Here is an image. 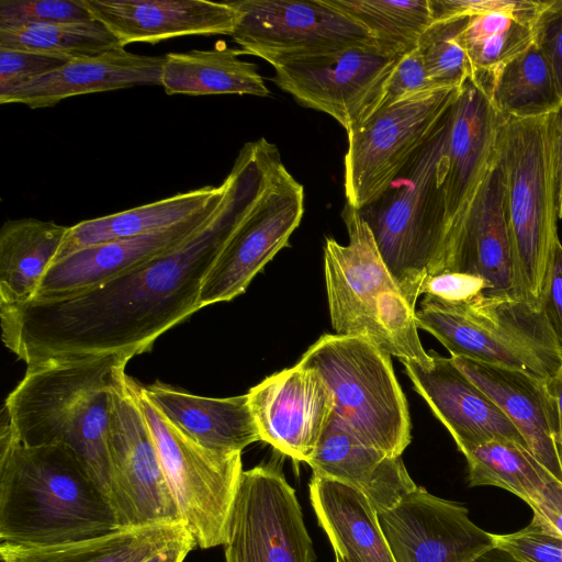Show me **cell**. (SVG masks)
<instances>
[{"mask_svg": "<svg viewBox=\"0 0 562 562\" xmlns=\"http://www.w3.org/2000/svg\"><path fill=\"white\" fill-rule=\"evenodd\" d=\"M539 307L562 347V243H555Z\"/></svg>", "mask_w": 562, "mask_h": 562, "instance_id": "cell-44", "label": "cell"}, {"mask_svg": "<svg viewBox=\"0 0 562 562\" xmlns=\"http://www.w3.org/2000/svg\"><path fill=\"white\" fill-rule=\"evenodd\" d=\"M304 214V188L281 157L273 164L252 206L207 272L199 304L231 301L285 246Z\"/></svg>", "mask_w": 562, "mask_h": 562, "instance_id": "cell-12", "label": "cell"}, {"mask_svg": "<svg viewBox=\"0 0 562 562\" xmlns=\"http://www.w3.org/2000/svg\"><path fill=\"white\" fill-rule=\"evenodd\" d=\"M549 390L555 402L558 416H559V449L562 458V364L548 382Z\"/></svg>", "mask_w": 562, "mask_h": 562, "instance_id": "cell-48", "label": "cell"}, {"mask_svg": "<svg viewBox=\"0 0 562 562\" xmlns=\"http://www.w3.org/2000/svg\"><path fill=\"white\" fill-rule=\"evenodd\" d=\"M137 400L181 519L196 546H224L244 471L241 452L200 445L165 416L140 384Z\"/></svg>", "mask_w": 562, "mask_h": 562, "instance_id": "cell-9", "label": "cell"}, {"mask_svg": "<svg viewBox=\"0 0 562 562\" xmlns=\"http://www.w3.org/2000/svg\"><path fill=\"white\" fill-rule=\"evenodd\" d=\"M483 292H491L490 284L484 279L452 271H443L429 277L423 286V294L447 302L469 301Z\"/></svg>", "mask_w": 562, "mask_h": 562, "instance_id": "cell-43", "label": "cell"}, {"mask_svg": "<svg viewBox=\"0 0 562 562\" xmlns=\"http://www.w3.org/2000/svg\"><path fill=\"white\" fill-rule=\"evenodd\" d=\"M428 353L432 359L429 368L411 360L402 363L415 390L448 429L461 452L493 439H508L528 448L508 417L451 357Z\"/></svg>", "mask_w": 562, "mask_h": 562, "instance_id": "cell-19", "label": "cell"}, {"mask_svg": "<svg viewBox=\"0 0 562 562\" xmlns=\"http://www.w3.org/2000/svg\"><path fill=\"white\" fill-rule=\"evenodd\" d=\"M241 49L217 45L212 49L168 53L160 86L169 95L249 94L268 97L257 65L240 59Z\"/></svg>", "mask_w": 562, "mask_h": 562, "instance_id": "cell-30", "label": "cell"}, {"mask_svg": "<svg viewBox=\"0 0 562 562\" xmlns=\"http://www.w3.org/2000/svg\"><path fill=\"white\" fill-rule=\"evenodd\" d=\"M334 9L361 24L378 46L392 55L417 47L423 33L434 22L429 0H325Z\"/></svg>", "mask_w": 562, "mask_h": 562, "instance_id": "cell-35", "label": "cell"}, {"mask_svg": "<svg viewBox=\"0 0 562 562\" xmlns=\"http://www.w3.org/2000/svg\"><path fill=\"white\" fill-rule=\"evenodd\" d=\"M69 60L42 53L0 48V98Z\"/></svg>", "mask_w": 562, "mask_h": 562, "instance_id": "cell-40", "label": "cell"}, {"mask_svg": "<svg viewBox=\"0 0 562 562\" xmlns=\"http://www.w3.org/2000/svg\"><path fill=\"white\" fill-rule=\"evenodd\" d=\"M468 20L432 22L417 43L428 76L438 89H460L471 77L470 60L461 41Z\"/></svg>", "mask_w": 562, "mask_h": 562, "instance_id": "cell-37", "label": "cell"}, {"mask_svg": "<svg viewBox=\"0 0 562 562\" xmlns=\"http://www.w3.org/2000/svg\"><path fill=\"white\" fill-rule=\"evenodd\" d=\"M0 48L35 52L71 59L125 47L103 24L92 20L0 27Z\"/></svg>", "mask_w": 562, "mask_h": 562, "instance_id": "cell-36", "label": "cell"}, {"mask_svg": "<svg viewBox=\"0 0 562 562\" xmlns=\"http://www.w3.org/2000/svg\"><path fill=\"white\" fill-rule=\"evenodd\" d=\"M195 547L196 541L188 530L143 562H183L188 553Z\"/></svg>", "mask_w": 562, "mask_h": 562, "instance_id": "cell-47", "label": "cell"}, {"mask_svg": "<svg viewBox=\"0 0 562 562\" xmlns=\"http://www.w3.org/2000/svg\"><path fill=\"white\" fill-rule=\"evenodd\" d=\"M68 226L38 218L8 220L0 229V305L32 300Z\"/></svg>", "mask_w": 562, "mask_h": 562, "instance_id": "cell-31", "label": "cell"}, {"mask_svg": "<svg viewBox=\"0 0 562 562\" xmlns=\"http://www.w3.org/2000/svg\"><path fill=\"white\" fill-rule=\"evenodd\" d=\"M494 546L524 562H562V533L532 514L530 522L510 533H493Z\"/></svg>", "mask_w": 562, "mask_h": 562, "instance_id": "cell-38", "label": "cell"}, {"mask_svg": "<svg viewBox=\"0 0 562 562\" xmlns=\"http://www.w3.org/2000/svg\"><path fill=\"white\" fill-rule=\"evenodd\" d=\"M188 530L184 522L159 524L55 546L0 543V558L1 562H143Z\"/></svg>", "mask_w": 562, "mask_h": 562, "instance_id": "cell-32", "label": "cell"}, {"mask_svg": "<svg viewBox=\"0 0 562 562\" xmlns=\"http://www.w3.org/2000/svg\"><path fill=\"white\" fill-rule=\"evenodd\" d=\"M297 363L321 375L335 415L361 442L402 454L411 442V417L390 355L361 337L327 334Z\"/></svg>", "mask_w": 562, "mask_h": 562, "instance_id": "cell-8", "label": "cell"}, {"mask_svg": "<svg viewBox=\"0 0 562 562\" xmlns=\"http://www.w3.org/2000/svg\"><path fill=\"white\" fill-rule=\"evenodd\" d=\"M443 271L480 277L490 284L492 293L515 294L502 173L496 161L448 233L436 273Z\"/></svg>", "mask_w": 562, "mask_h": 562, "instance_id": "cell-18", "label": "cell"}, {"mask_svg": "<svg viewBox=\"0 0 562 562\" xmlns=\"http://www.w3.org/2000/svg\"><path fill=\"white\" fill-rule=\"evenodd\" d=\"M224 189L223 181L217 187L205 186L137 207L79 222L68 228L54 261L89 246L170 228L207 209L223 194Z\"/></svg>", "mask_w": 562, "mask_h": 562, "instance_id": "cell-28", "label": "cell"}, {"mask_svg": "<svg viewBox=\"0 0 562 562\" xmlns=\"http://www.w3.org/2000/svg\"><path fill=\"white\" fill-rule=\"evenodd\" d=\"M460 89H438L379 109L348 135L344 158L346 203L375 200L428 139Z\"/></svg>", "mask_w": 562, "mask_h": 562, "instance_id": "cell-10", "label": "cell"}, {"mask_svg": "<svg viewBox=\"0 0 562 562\" xmlns=\"http://www.w3.org/2000/svg\"><path fill=\"white\" fill-rule=\"evenodd\" d=\"M452 105L386 189L357 210L414 308L424 283L439 267L449 231L442 178Z\"/></svg>", "mask_w": 562, "mask_h": 562, "instance_id": "cell-4", "label": "cell"}, {"mask_svg": "<svg viewBox=\"0 0 562 562\" xmlns=\"http://www.w3.org/2000/svg\"><path fill=\"white\" fill-rule=\"evenodd\" d=\"M137 384L125 375L113 394L110 499L122 528L183 522L140 411Z\"/></svg>", "mask_w": 562, "mask_h": 562, "instance_id": "cell-11", "label": "cell"}, {"mask_svg": "<svg viewBox=\"0 0 562 562\" xmlns=\"http://www.w3.org/2000/svg\"><path fill=\"white\" fill-rule=\"evenodd\" d=\"M551 169L558 218H562V104L547 115Z\"/></svg>", "mask_w": 562, "mask_h": 562, "instance_id": "cell-45", "label": "cell"}, {"mask_svg": "<svg viewBox=\"0 0 562 562\" xmlns=\"http://www.w3.org/2000/svg\"><path fill=\"white\" fill-rule=\"evenodd\" d=\"M349 241L327 238L324 271L329 315L337 335L367 339L401 361L429 368L432 359L423 348L415 311L404 296L358 211H342Z\"/></svg>", "mask_w": 562, "mask_h": 562, "instance_id": "cell-5", "label": "cell"}, {"mask_svg": "<svg viewBox=\"0 0 562 562\" xmlns=\"http://www.w3.org/2000/svg\"><path fill=\"white\" fill-rule=\"evenodd\" d=\"M434 90H438V88L430 80L416 47L401 56L374 112L409 97Z\"/></svg>", "mask_w": 562, "mask_h": 562, "instance_id": "cell-41", "label": "cell"}, {"mask_svg": "<svg viewBox=\"0 0 562 562\" xmlns=\"http://www.w3.org/2000/svg\"><path fill=\"white\" fill-rule=\"evenodd\" d=\"M533 43L547 58L562 100V0H546L533 24Z\"/></svg>", "mask_w": 562, "mask_h": 562, "instance_id": "cell-42", "label": "cell"}, {"mask_svg": "<svg viewBox=\"0 0 562 562\" xmlns=\"http://www.w3.org/2000/svg\"><path fill=\"white\" fill-rule=\"evenodd\" d=\"M308 490L317 520L327 533L336 558L342 562H395L378 513L364 494L316 474H313Z\"/></svg>", "mask_w": 562, "mask_h": 562, "instance_id": "cell-27", "label": "cell"}, {"mask_svg": "<svg viewBox=\"0 0 562 562\" xmlns=\"http://www.w3.org/2000/svg\"><path fill=\"white\" fill-rule=\"evenodd\" d=\"M532 514L562 533V483H549L542 493L529 505Z\"/></svg>", "mask_w": 562, "mask_h": 562, "instance_id": "cell-46", "label": "cell"}, {"mask_svg": "<svg viewBox=\"0 0 562 562\" xmlns=\"http://www.w3.org/2000/svg\"><path fill=\"white\" fill-rule=\"evenodd\" d=\"M515 294L539 305L555 243V209L547 116L505 117L496 143Z\"/></svg>", "mask_w": 562, "mask_h": 562, "instance_id": "cell-7", "label": "cell"}, {"mask_svg": "<svg viewBox=\"0 0 562 562\" xmlns=\"http://www.w3.org/2000/svg\"><path fill=\"white\" fill-rule=\"evenodd\" d=\"M262 441L307 462L334 415V396L312 369L296 363L276 372L247 393Z\"/></svg>", "mask_w": 562, "mask_h": 562, "instance_id": "cell-17", "label": "cell"}, {"mask_svg": "<svg viewBox=\"0 0 562 562\" xmlns=\"http://www.w3.org/2000/svg\"><path fill=\"white\" fill-rule=\"evenodd\" d=\"M162 64L164 56L138 55L125 48L71 58L58 69L1 97L0 103L43 109L82 94L160 86Z\"/></svg>", "mask_w": 562, "mask_h": 562, "instance_id": "cell-24", "label": "cell"}, {"mask_svg": "<svg viewBox=\"0 0 562 562\" xmlns=\"http://www.w3.org/2000/svg\"><path fill=\"white\" fill-rule=\"evenodd\" d=\"M400 58L378 45L351 46L283 61L273 66L272 81L349 132L374 112Z\"/></svg>", "mask_w": 562, "mask_h": 562, "instance_id": "cell-14", "label": "cell"}, {"mask_svg": "<svg viewBox=\"0 0 562 562\" xmlns=\"http://www.w3.org/2000/svg\"><path fill=\"white\" fill-rule=\"evenodd\" d=\"M133 357L112 352L30 366L2 407L22 443L69 447L109 499L112 400Z\"/></svg>", "mask_w": 562, "mask_h": 562, "instance_id": "cell-3", "label": "cell"}, {"mask_svg": "<svg viewBox=\"0 0 562 562\" xmlns=\"http://www.w3.org/2000/svg\"><path fill=\"white\" fill-rule=\"evenodd\" d=\"M92 20L82 0H0V27Z\"/></svg>", "mask_w": 562, "mask_h": 562, "instance_id": "cell-39", "label": "cell"}, {"mask_svg": "<svg viewBox=\"0 0 562 562\" xmlns=\"http://www.w3.org/2000/svg\"><path fill=\"white\" fill-rule=\"evenodd\" d=\"M313 474L347 484L364 494L382 513L417 488L401 456L361 442L335 415L306 462Z\"/></svg>", "mask_w": 562, "mask_h": 562, "instance_id": "cell-25", "label": "cell"}, {"mask_svg": "<svg viewBox=\"0 0 562 562\" xmlns=\"http://www.w3.org/2000/svg\"><path fill=\"white\" fill-rule=\"evenodd\" d=\"M92 18L123 47L191 35L232 36L238 12L231 2L206 0H82Z\"/></svg>", "mask_w": 562, "mask_h": 562, "instance_id": "cell-22", "label": "cell"}, {"mask_svg": "<svg viewBox=\"0 0 562 562\" xmlns=\"http://www.w3.org/2000/svg\"><path fill=\"white\" fill-rule=\"evenodd\" d=\"M417 326L450 352L521 371L549 382L562 364V347L539 305L514 293L483 292L464 302L425 295Z\"/></svg>", "mask_w": 562, "mask_h": 562, "instance_id": "cell-6", "label": "cell"}, {"mask_svg": "<svg viewBox=\"0 0 562 562\" xmlns=\"http://www.w3.org/2000/svg\"><path fill=\"white\" fill-rule=\"evenodd\" d=\"M488 99L499 114L517 120L547 116L562 104L551 67L535 43L497 70Z\"/></svg>", "mask_w": 562, "mask_h": 562, "instance_id": "cell-33", "label": "cell"}, {"mask_svg": "<svg viewBox=\"0 0 562 562\" xmlns=\"http://www.w3.org/2000/svg\"><path fill=\"white\" fill-rule=\"evenodd\" d=\"M143 390L171 423L209 449L241 452L261 440L247 394L204 397L160 382Z\"/></svg>", "mask_w": 562, "mask_h": 562, "instance_id": "cell-26", "label": "cell"}, {"mask_svg": "<svg viewBox=\"0 0 562 562\" xmlns=\"http://www.w3.org/2000/svg\"><path fill=\"white\" fill-rule=\"evenodd\" d=\"M451 359L502 409L536 459L562 483L559 416L548 382L517 370Z\"/></svg>", "mask_w": 562, "mask_h": 562, "instance_id": "cell-23", "label": "cell"}, {"mask_svg": "<svg viewBox=\"0 0 562 562\" xmlns=\"http://www.w3.org/2000/svg\"><path fill=\"white\" fill-rule=\"evenodd\" d=\"M225 562H313L294 488L272 465L243 471L232 508Z\"/></svg>", "mask_w": 562, "mask_h": 562, "instance_id": "cell-15", "label": "cell"}, {"mask_svg": "<svg viewBox=\"0 0 562 562\" xmlns=\"http://www.w3.org/2000/svg\"><path fill=\"white\" fill-rule=\"evenodd\" d=\"M378 518L395 562H473L495 547L464 505L419 486Z\"/></svg>", "mask_w": 562, "mask_h": 562, "instance_id": "cell-16", "label": "cell"}, {"mask_svg": "<svg viewBox=\"0 0 562 562\" xmlns=\"http://www.w3.org/2000/svg\"><path fill=\"white\" fill-rule=\"evenodd\" d=\"M336 562H342L339 558H336Z\"/></svg>", "mask_w": 562, "mask_h": 562, "instance_id": "cell-50", "label": "cell"}, {"mask_svg": "<svg viewBox=\"0 0 562 562\" xmlns=\"http://www.w3.org/2000/svg\"><path fill=\"white\" fill-rule=\"evenodd\" d=\"M122 529L104 492L65 445L26 446L0 422V543L45 547Z\"/></svg>", "mask_w": 562, "mask_h": 562, "instance_id": "cell-2", "label": "cell"}, {"mask_svg": "<svg viewBox=\"0 0 562 562\" xmlns=\"http://www.w3.org/2000/svg\"><path fill=\"white\" fill-rule=\"evenodd\" d=\"M273 159L265 144L246 143L211 218L173 250L81 292L0 305L5 347L26 367L150 350L160 335L201 308L202 283L252 206Z\"/></svg>", "mask_w": 562, "mask_h": 562, "instance_id": "cell-1", "label": "cell"}, {"mask_svg": "<svg viewBox=\"0 0 562 562\" xmlns=\"http://www.w3.org/2000/svg\"><path fill=\"white\" fill-rule=\"evenodd\" d=\"M223 194L204 211L170 228L89 246L54 261L32 300L81 292L173 250L211 218Z\"/></svg>", "mask_w": 562, "mask_h": 562, "instance_id": "cell-20", "label": "cell"}, {"mask_svg": "<svg viewBox=\"0 0 562 562\" xmlns=\"http://www.w3.org/2000/svg\"><path fill=\"white\" fill-rule=\"evenodd\" d=\"M546 0H504L470 16L461 41L471 65L470 80L487 97L497 70L533 44V24Z\"/></svg>", "mask_w": 562, "mask_h": 562, "instance_id": "cell-29", "label": "cell"}, {"mask_svg": "<svg viewBox=\"0 0 562 562\" xmlns=\"http://www.w3.org/2000/svg\"><path fill=\"white\" fill-rule=\"evenodd\" d=\"M462 453L468 464L469 486L501 487L528 506L555 481L527 447L513 440L493 439Z\"/></svg>", "mask_w": 562, "mask_h": 562, "instance_id": "cell-34", "label": "cell"}, {"mask_svg": "<svg viewBox=\"0 0 562 562\" xmlns=\"http://www.w3.org/2000/svg\"><path fill=\"white\" fill-rule=\"evenodd\" d=\"M473 562H524L514 555H512L509 552L499 549L497 547H494L486 552H484L482 555H480L476 560Z\"/></svg>", "mask_w": 562, "mask_h": 562, "instance_id": "cell-49", "label": "cell"}, {"mask_svg": "<svg viewBox=\"0 0 562 562\" xmlns=\"http://www.w3.org/2000/svg\"><path fill=\"white\" fill-rule=\"evenodd\" d=\"M238 19L232 38L243 54L272 67L351 46L378 45L358 22L325 0L229 1Z\"/></svg>", "mask_w": 562, "mask_h": 562, "instance_id": "cell-13", "label": "cell"}, {"mask_svg": "<svg viewBox=\"0 0 562 562\" xmlns=\"http://www.w3.org/2000/svg\"><path fill=\"white\" fill-rule=\"evenodd\" d=\"M504 119L475 83L469 79L463 85L452 105L443 154L442 188L449 231L495 162Z\"/></svg>", "mask_w": 562, "mask_h": 562, "instance_id": "cell-21", "label": "cell"}]
</instances>
